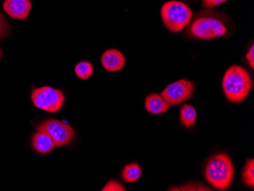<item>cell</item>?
I'll use <instances>...</instances> for the list:
<instances>
[{"label":"cell","instance_id":"ac0fdd59","mask_svg":"<svg viewBox=\"0 0 254 191\" xmlns=\"http://www.w3.org/2000/svg\"><path fill=\"white\" fill-rule=\"evenodd\" d=\"M102 191H125L126 188L119 182L111 180L107 184L106 186L101 190Z\"/></svg>","mask_w":254,"mask_h":191},{"label":"cell","instance_id":"ba28073f","mask_svg":"<svg viewBox=\"0 0 254 191\" xmlns=\"http://www.w3.org/2000/svg\"><path fill=\"white\" fill-rule=\"evenodd\" d=\"M31 0H5L3 9L7 15L15 19L28 18L31 10Z\"/></svg>","mask_w":254,"mask_h":191},{"label":"cell","instance_id":"7c38bea8","mask_svg":"<svg viewBox=\"0 0 254 191\" xmlns=\"http://www.w3.org/2000/svg\"><path fill=\"white\" fill-rule=\"evenodd\" d=\"M196 118V111L192 105H184L181 106L180 120L185 127L190 128L195 126Z\"/></svg>","mask_w":254,"mask_h":191},{"label":"cell","instance_id":"2e32d148","mask_svg":"<svg viewBox=\"0 0 254 191\" xmlns=\"http://www.w3.org/2000/svg\"><path fill=\"white\" fill-rule=\"evenodd\" d=\"M169 191H212L210 188L203 185L202 183L198 182H192L188 185H183L180 188H171Z\"/></svg>","mask_w":254,"mask_h":191},{"label":"cell","instance_id":"ffe728a7","mask_svg":"<svg viewBox=\"0 0 254 191\" xmlns=\"http://www.w3.org/2000/svg\"><path fill=\"white\" fill-rule=\"evenodd\" d=\"M247 61L249 63V65H251V68H254V45L253 44L251 48L248 51V54L246 55Z\"/></svg>","mask_w":254,"mask_h":191},{"label":"cell","instance_id":"277c9868","mask_svg":"<svg viewBox=\"0 0 254 191\" xmlns=\"http://www.w3.org/2000/svg\"><path fill=\"white\" fill-rule=\"evenodd\" d=\"M161 16L164 25L171 32L178 33L186 28L190 23L192 12L184 2L171 0L162 5Z\"/></svg>","mask_w":254,"mask_h":191},{"label":"cell","instance_id":"7a4b0ae2","mask_svg":"<svg viewBox=\"0 0 254 191\" xmlns=\"http://www.w3.org/2000/svg\"><path fill=\"white\" fill-rule=\"evenodd\" d=\"M235 168L232 159L225 153L211 157L205 168L207 182L215 189L226 191L233 181Z\"/></svg>","mask_w":254,"mask_h":191},{"label":"cell","instance_id":"9a60e30c","mask_svg":"<svg viewBox=\"0 0 254 191\" xmlns=\"http://www.w3.org/2000/svg\"><path fill=\"white\" fill-rule=\"evenodd\" d=\"M242 180L244 183L249 187L254 188V159H249L247 161L242 173Z\"/></svg>","mask_w":254,"mask_h":191},{"label":"cell","instance_id":"9c48e42d","mask_svg":"<svg viewBox=\"0 0 254 191\" xmlns=\"http://www.w3.org/2000/svg\"><path fill=\"white\" fill-rule=\"evenodd\" d=\"M101 61L104 69L108 72L121 70L126 64L124 54L117 49H109L105 51L101 57Z\"/></svg>","mask_w":254,"mask_h":191},{"label":"cell","instance_id":"4fadbf2b","mask_svg":"<svg viewBox=\"0 0 254 191\" xmlns=\"http://www.w3.org/2000/svg\"><path fill=\"white\" fill-rule=\"evenodd\" d=\"M142 174V168L138 164L130 163L124 167L121 177L124 182L131 184L138 181Z\"/></svg>","mask_w":254,"mask_h":191},{"label":"cell","instance_id":"6da1fadb","mask_svg":"<svg viewBox=\"0 0 254 191\" xmlns=\"http://www.w3.org/2000/svg\"><path fill=\"white\" fill-rule=\"evenodd\" d=\"M254 87L249 72L240 65L229 67L224 75L222 88L227 99L241 103L246 99Z\"/></svg>","mask_w":254,"mask_h":191},{"label":"cell","instance_id":"52a82bcc","mask_svg":"<svg viewBox=\"0 0 254 191\" xmlns=\"http://www.w3.org/2000/svg\"><path fill=\"white\" fill-rule=\"evenodd\" d=\"M194 91L193 82L188 79H181L168 85L161 95L171 106H175L190 99Z\"/></svg>","mask_w":254,"mask_h":191},{"label":"cell","instance_id":"30bf717a","mask_svg":"<svg viewBox=\"0 0 254 191\" xmlns=\"http://www.w3.org/2000/svg\"><path fill=\"white\" fill-rule=\"evenodd\" d=\"M32 145L34 150L42 155L52 152L56 147L55 142L52 138L42 131H38L34 134Z\"/></svg>","mask_w":254,"mask_h":191},{"label":"cell","instance_id":"5bb4252c","mask_svg":"<svg viewBox=\"0 0 254 191\" xmlns=\"http://www.w3.org/2000/svg\"><path fill=\"white\" fill-rule=\"evenodd\" d=\"M75 72L80 79L86 80L93 74V65L88 61H82L75 65Z\"/></svg>","mask_w":254,"mask_h":191},{"label":"cell","instance_id":"5b68a950","mask_svg":"<svg viewBox=\"0 0 254 191\" xmlns=\"http://www.w3.org/2000/svg\"><path fill=\"white\" fill-rule=\"evenodd\" d=\"M31 100L34 106L49 113H57L64 106L65 97L60 90L43 86L33 90Z\"/></svg>","mask_w":254,"mask_h":191},{"label":"cell","instance_id":"d6986e66","mask_svg":"<svg viewBox=\"0 0 254 191\" xmlns=\"http://www.w3.org/2000/svg\"><path fill=\"white\" fill-rule=\"evenodd\" d=\"M228 0H202V6L207 9H212L218 5L225 3Z\"/></svg>","mask_w":254,"mask_h":191},{"label":"cell","instance_id":"3957f363","mask_svg":"<svg viewBox=\"0 0 254 191\" xmlns=\"http://www.w3.org/2000/svg\"><path fill=\"white\" fill-rule=\"evenodd\" d=\"M189 25L187 30L188 34L191 37L205 41L223 38L228 32L225 21L212 14L196 17Z\"/></svg>","mask_w":254,"mask_h":191},{"label":"cell","instance_id":"8992f818","mask_svg":"<svg viewBox=\"0 0 254 191\" xmlns=\"http://www.w3.org/2000/svg\"><path fill=\"white\" fill-rule=\"evenodd\" d=\"M37 129L48 134L58 147L69 143L75 136V132L70 125L57 120L44 121L37 126Z\"/></svg>","mask_w":254,"mask_h":191},{"label":"cell","instance_id":"44dd1931","mask_svg":"<svg viewBox=\"0 0 254 191\" xmlns=\"http://www.w3.org/2000/svg\"><path fill=\"white\" fill-rule=\"evenodd\" d=\"M1 57H2V50L0 48V59H1Z\"/></svg>","mask_w":254,"mask_h":191},{"label":"cell","instance_id":"e0dca14e","mask_svg":"<svg viewBox=\"0 0 254 191\" xmlns=\"http://www.w3.org/2000/svg\"><path fill=\"white\" fill-rule=\"evenodd\" d=\"M9 29L8 21L2 13H0V40L8 35Z\"/></svg>","mask_w":254,"mask_h":191},{"label":"cell","instance_id":"8fae6325","mask_svg":"<svg viewBox=\"0 0 254 191\" xmlns=\"http://www.w3.org/2000/svg\"><path fill=\"white\" fill-rule=\"evenodd\" d=\"M145 109L152 115H161L165 113L171 108V105L165 98L158 94H151L145 98Z\"/></svg>","mask_w":254,"mask_h":191}]
</instances>
